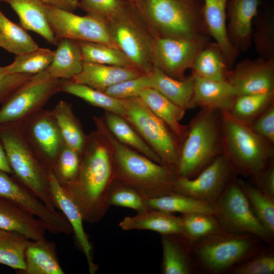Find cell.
Listing matches in <instances>:
<instances>
[{"instance_id": "obj_1", "label": "cell", "mask_w": 274, "mask_h": 274, "mask_svg": "<svg viewBox=\"0 0 274 274\" xmlns=\"http://www.w3.org/2000/svg\"><path fill=\"white\" fill-rule=\"evenodd\" d=\"M115 179L111 144L96 129L86 136L76 177L61 186L79 209L84 221L94 224L109 210V192Z\"/></svg>"}, {"instance_id": "obj_2", "label": "cell", "mask_w": 274, "mask_h": 274, "mask_svg": "<svg viewBox=\"0 0 274 274\" xmlns=\"http://www.w3.org/2000/svg\"><path fill=\"white\" fill-rule=\"evenodd\" d=\"M96 129L109 141L113 153L116 179L149 199L175 192L176 174L119 142L110 132L101 117L93 116Z\"/></svg>"}, {"instance_id": "obj_3", "label": "cell", "mask_w": 274, "mask_h": 274, "mask_svg": "<svg viewBox=\"0 0 274 274\" xmlns=\"http://www.w3.org/2000/svg\"><path fill=\"white\" fill-rule=\"evenodd\" d=\"M187 125L175 172L179 178L194 177L223 154L219 111L200 109Z\"/></svg>"}, {"instance_id": "obj_4", "label": "cell", "mask_w": 274, "mask_h": 274, "mask_svg": "<svg viewBox=\"0 0 274 274\" xmlns=\"http://www.w3.org/2000/svg\"><path fill=\"white\" fill-rule=\"evenodd\" d=\"M222 132L223 154L236 176L251 177L274 157V145L256 133L250 124L219 111Z\"/></svg>"}, {"instance_id": "obj_5", "label": "cell", "mask_w": 274, "mask_h": 274, "mask_svg": "<svg viewBox=\"0 0 274 274\" xmlns=\"http://www.w3.org/2000/svg\"><path fill=\"white\" fill-rule=\"evenodd\" d=\"M136 8L148 22L154 37L209 36L203 17V0H143Z\"/></svg>"}, {"instance_id": "obj_6", "label": "cell", "mask_w": 274, "mask_h": 274, "mask_svg": "<svg viewBox=\"0 0 274 274\" xmlns=\"http://www.w3.org/2000/svg\"><path fill=\"white\" fill-rule=\"evenodd\" d=\"M0 142L12 171V176L49 208L55 209L50 170L42 162L27 141L21 123L0 126Z\"/></svg>"}, {"instance_id": "obj_7", "label": "cell", "mask_w": 274, "mask_h": 274, "mask_svg": "<svg viewBox=\"0 0 274 274\" xmlns=\"http://www.w3.org/2000/svg\"><path fill=\"white\" fill-rule=\"evenodd\" d=\"M262 242L250 234L222 229L190 246V251L198 270L219 274L257 253L263 248Z\"/></svg>"}, {"instance_id": "obj_8", "label": "cell", "mask_w": 274, "mask_h": 274, "mask_svg": "<svg viewBox=\"0 0 274 274\" xmlns=\"http://www.w3.org/2000/svg\"><path fill=\"white\" fill-rule=\"evenodd\" d=\"M123 100V117L159 156L163 165L175 174L183 141L150 111L139 96Z\"/></svg>"}, {"instance_id": "obj_9", "label": "cell", "mask_w": 274, "mask_h": 274, "mask_svg": "<svg viewBox=\"0 0 274 274\" xmlns=\"http://www.w3.org/2000/svg\"><path fill=\"white\" fill-rule=\"evenodd\" d=\"M214 215L222 228L235 233L253 235L271 244L272 236L252 211L235 175L213 203Z\"/></svg>"}, {"instance_id": "obj_10", "label": "cell", "mask_w": 274, "mask_h": 274, "mask_svg": "<svg viewBox=\"0 0 274 274\" xmlns=\"http://www.w3.org/2000/svg\"><path fill=\"white\" fill-rule=\"evenodd\" d=\"M61 79L47 70L32 75L2 104L0 126L20 123L43 108L53 95L61 92Z\"/></svg>"}, {"instance_id": "obj_11", "label": "cell", "mask_w": 274, "mask_h": 274, "mask_svg": "<svg viewBox=\"0 0 274 274\" xmlns=\"http://www.w3.org/2000/svg\"><path fill=\"white\" fill-rule=\"evenodd\" d=\"M142 17L135 6L106 22L112 40L133 64L145 74L153 65L151 48L154 36L150 35L140 22Z\"/></svg>"}, {"instance_id": "obj_12", "label": "cell", "mask_w": 274, "mask_h": 274, "mask_svg": "<svg viewBox=\"0 0 274 274\" xmlns=\"http://www.w3.org/2000/svg\"><path fill=\"white\" fill-rule=\"evenodd\" d=\"M209 36L191 38L155 36L151 48L153 66L178 80L185 78L198 54L208 44Z\"/></svg>"}, {"instance_id": "obj_13", "label": "cell", "mask_w": 274, "mask_h": 274, "mask_svg": "<svg viewBox=\"0 0 274 274\" xmlns=\"http://www.w3.org/2000/svg\"><path fill=\"white\" fill-rule=\"evenodd\" d=\"M45 5L48 23L58 40L66 38L76 41L96 42L119 49L112 40L107 25L103 20L90 15L79 16Z\"/></svg>"}, {"instance_id": "obj_14", "label": "cell", "mask_w": 274, "mask_h": 274, "mask_svg": "<svg viewBox=\"0 0 274 274\" xmlns=\"http://www.w3.org/2000/svg\"><path fill=\"white\" fill-rule=\"evenodd\" d=\"M20 123L33 150L45 166L52 171L65 144L52 110L42 108Z\"/></svg>"}, {"instance_id": "obj_15", "label": "cell", "mask_w": 274, "mask_h": 274, "mask_svg": "<svg viewBox=\"0 0 274 274\" xmlns=\"http://www.w3.org/2000/svg\"><path fill=\"white\" fill-rule=\"evenodd\" d=\"M9 175L0 170V198L20 206L42 220L47 231L51 233L69 235L73 232L71 226L61 212L48 207Z\"/></svg>"}, {"instance_id": "obj_16", "label": "cell", "mask_w": 274, "mask_h": 274, "mask_svg": "<svg viewBox=\"0 0 274 274\" xmlns=\"http://www.w3.org/2000/svg\"><path fill=\"white\" fill-rule=\"evenodd\" d=\"M235 175L229 162L222 154L194 177H177L174 191L213 204Z\"/></svg>"}, {"instance_id": "obj_17", "label": "cell", "mask_w": 274, "mask_h": 274, "mask_svg": "<svg viewBox=\"0 0 274 274\" xmlns=\"http://www.w3.org/2000/svg\"><path fill=\"white\" fill-rule=\"evenodd\" d=\"M237 96L274 91V58L246 59L230 70L226 80Z\"/></svg>"}, {"instance_id": "obj_18", "label": "cell", "mask_w": 274, "mask_h": 274, "mask_svg": "<svg viewBox=\"0 0 274 274\" xmlns=\"http://www.w3.org/2000/svg\"><path fill=\"white\" fill-rule=\"evenodd\" d=\"M49 180L56 209L61 211L68 221L74 233L75 244L85 256L89 273L94 274L97 272L98 266L93 260L92 246L84 230L81 213L58 182L51 170L49 172Z\"/></svg>"}, {"instance_id": "obj_19", "label": "cell", "mask_w": 274, "mask_h": 274, "mask_svg": "<svg viewBox=\"0 0 274 274\" xmlns=\"http://www.w3.org/2000/svg\"><path fill=\"white\" fill-rule=\"evenodd\" d=\"M262 0H228L227 5L228 35L239 52L250 47L252 40L253 22Z\"/></svg>"}, {"instance_id": "obj_20", "label": "cell", "mask_w": 274, "mask_h": 274, "mask_svg": "<svg viewBox=\"0 0 274 274\" xmlns=\"http://www.w3.org/2000/svg\"><path fill=\"white\" fill-rule=\"evenodd\" d=\"M228 0H203V17L210 37L218 45L228 67L233 66L239 52L231 43L227 32Z\"/></svg>"}, {"instance_id": "obj_21", "label": "cell", "mask_w": 274, "mask_h": 274, "mask_svg": "<svg viewBox=\"0 0 274 274\" xmlns=\"http://www.w3.org/2000/svg\"><path fill=\"white\" fill-rule=\"evenodd\" d=\"M35 216L20 206L0 198V229L18 233L31 241L45 238L46 225Z\"/></svg>"}, {"instance_id": "obj_22", "label": "cell", "mask_w": 274, "mask_h": 274, "mask_svg": "<svg viewBox=\"0 0 274 274\" xmlns=\"http://www.w3.org/2000/svg\"><path fill=\"white\" fill-rule=\"evenodd\" d=\"M193 105L200 109L217 111L232 108L237 95L226 81H216L194 77Z\"/></svg>"}, {"instance_id": "obj_23", "label": "cell", "mask_w": 274, "mask_h": 274, "mask_svg": "<svg viewBox=\"0 0 274 274\" xmlns=\"http://www.w3.org/2000/svg\"><path fill=\"white\" fill-rule=\"evenodd\" d=\"M144 74L134 67L83 62L81 71L70 80L104 92L118 83Z\"/></svg>"}, {"instance_id": "obj_24", "label": "cell", "mask_w": 274, "mask_h": 274, "mask_svg": "<svg viewBox=\"0 0 274 274\" xmlns=\"http://www.w3.org/2000/svg\"><path fill=\"white\" fill-rule=\"evenodd\" d=\"M163 274H193L198 271L190 246L180 234H161Z\"/></svg>"}, {"instance_id": "obj_25", "label": "cell", "mask_w": 274, "mask_h": 274, "mask_svg": "<svg viewBox=\"0 0 274 274\" xmlns=\"http://www.w3.org/2000/svg\"><path fill=\"white\" fill-rule=\"evenodd\" d=\"M18 274H64L55 243L46 238L30 240L25 252V268Z\"/></svg>"}, {"instance_id": "obj_26", "label": "cell", "mask_w": 274, "mask_h": 274, "mask_svg": "<svg viewBox=\"0 0 274 274\" xmlns=\"http://www.w3.org/2000/svg\"><path fill=\"white\" fill-rule=\"evenodd\" d=\"M8 4L19 17L21 26L40 35L48 43L57 45L58 40L48 23L45 4L40 0H0Z\"/></svg>"}, {"instance_id": "obj_27", "label": "cell", "mask_w": 274, "mask_h": 274, "mask_svg": "<svg viewBox=\"0 0 274 274\" xmlns=\"http://www.w3.org/2000/svg\"><path fill=\"white\" fill-rule=\"evenodd\" d=\"M119 226L124 230H149L161 234H181L182 231L180 216L151 209L125 217Z\"/></svg>"}, {"instance_id": "obj_28", "label": "cell", "mask_w": 274, "mask_h": 274, "mask_svg": "<svg viewBox=\"0 0 274 274\" xmlns=\"http://www.w3.org/2000/svg\"><path fill=\"white\" fill-rule=\"evenodd\" d=\"M151 88L185 110L194 108L193 105L194 77L191 75L183 80L172 78L153 66L150 73Z\"/></svg>"}, {"instance_id": "obj_29", "label": "cell", "mask_w": 274, "mask_h": 274, "mask_svg": "<svg viewBox=\"0 0 274 274\" xmlns=\"http://www.w3.org/2000/svg\"><path fill=\"white\" fill-rule=\"evenodd\" d=\"M139 97L153 114L183 141L187 133L188 125H182L180 121L184 117L186 110L153 88H146L141 92Z\"/></svg>"}, {"instance_id": "obj_30", "label": "cell", "mask_w": 274, "mask_h": 274, "mask_svg": "<svg viewBox=\"0 0 274 274\" xmlns=\"http://www.w3.org/2000/svg\"><path fill=\"white\" fill-rule=\"evenodd\" d=\"M57 45L52 62L46 70L56 78L71 79L83 67L80 46L76 41L66 38L58 39Z\"/></svg>"}, {"instance_id": "obj_31", "label": "cell", "mask_w": 274, "mask_h": 274, "mask_svg": "<svg viewBox=\"0 0 274 274\" xmlns=\"http://www.w3.org/2000/svg\"><path fill=\"white\" fill-rule=\"evenodd\" d=\"M112 134L120 143L161 165L159 156L122 116L105 111L101 117Z\"/></svg>"}, {"instance_id": "obj_32", "label": "cell", "mask_w": 274, "mask_h": 274, "mask_svg": "<svg viewBox=\"0 0 274 274\" xmlns=\"http://www.w3.org/2000/svg\"><path fill=\"white\" fill-rule=\"evenodd\" d=\"M190 69L194 77L216 81H226L231 70L215 42H209L201 50Z\"/></svg>"}, {"instance_id": "obj_33", "label": "cell", "mask_w": 274, "mask_h": 274, "mask_svg": "<svg viewBox=\"0 0 274 274\" xmlns=\"http://www.w3.org/2000/svg\"><path fill=\"white\" fill-rule=\"evenodd\" d=\"M146 203L149 209L171 214L203 213L214 214L213 204L176 192L146 199Z\"/></svg>"}, {"instance_id": "obj_34", "label": "cell", "mask_w": 274, "mask_h": 274, "mask_svg": "<svg viewBox=\"0 0 274 274\" xmlns=\"http://www.w3.org/2000/svg\"><path fill=\"white\" fill-rule=\"evenodd\" d=\"M52 112L64 143L80 154L87 135L84 133L80 121L74 114L71 105L60 100Z\"/></svg>"}, {"instance_id": "obj_35", "label": "cell", "mask_w": 274, "mask_h": 274, "mask_svg": "<svg viewBox=\"0 0 274 274\" xmlns=\"http://www.w3.org/2000/svg\"><path fill=\"white\" fill-rule=\"evenodd\" d=\"M61 91L77 96L89 104L121 116L124 114L123 99L112 97L105 92L71 80L61 79Z\"/></svg>"}, {"instance_id": "obj_36", "label": "cell", "mask_w": 274, "mask_h": 274, "mask_svg": "<svg viewBox=\"0 0 274 274\" xmlns=\"http://www.w3.org/2000/svg\"><path fill=\"white\" fill-rule=\"evenodd\" d=\"M1 47L16 55L37 49L38 45L22 26L9 19L0 9Z\"/></svg>"}, {"instance_id": "obj_37", "label": "cell", "mask_w": 274, "mask_h": 274, "mask_svg": "<svg viewBox=\"0 0 274 274\" xmlns=\"http://www.w3.org/2000/svg\"><path fill=\"white\" fill-rule=\"evenodd\" d=\"M77 42L83 62L136 68L125 54L117 48L96 42Z\"/></svg>"}, {"instance_id": "obj_38", "label": "cell", "mask_w": 274, "mask_h": 274, "mask_svg": "<svg viewBox=\"0 0 274 274\" xmlns=\"http://www.w3.org/2000/svg\"><path fill=\"white\" fill-rule=\"evenodd\" d=\"M252 40L260 58H274V18L267 9H260L253 22Z\"/></svg>"}, {"instance_id": "obj_39", "label": "cell", "mask_w": 274, "mask_h": 274, "mask_svg": "<svg viewBox=\"0 0 274 274\" xmlns=\"http://www.w3.org/2000/svg\"><path fill=\"white\" fill-rule=\"evenodd\" d=\"M238 183L255 215L274 236V199L252 184L237 178Z\"/></svg>"}, {"instance_id": "obj_40", "label": "cell", "mask_w": 274, "mask_h": 274, "mask_svg": "<svg viewBox=\"0 0 274 274\" xmlns=\"http://www.w3.org/2000/svg\"><path fill=\"white\" fill-rule=\"evenodd\" d=\"M182 231L180 234L190 246L222 227L215 216L211 214L192 213L180 216Z\"/></svg>"}, {"instance_id": "obj_41", "label": "cell", "mask_w": 274, "mask_h": 274, "mask_svg": "<svg viewBox=\"0 0 274 274\" xmlns=\"http://www.w3.org/2000/svg\"><path fill=\"white\" fill-rule=\"evenodd\" d=\"M30 240L14 232L0 229V264L16 270L25 268V252Z\"/></svg>"}, {"instance_id": "obj_42", "label": "cell", "mask_w": 274, "mask_h": 274, "mask_svg": "<svg viewBox=\"0 0 274 274\" xmlns=\"http://www.w3.org/2000/svg\"><path fill=\"white\" fill-rule=\"evenodd\" d=\"M53 56L54 51L39 47L30 52L16 55L11 64L3 66V70L7 74L33 75L46 70L51 63Z\"/></svg>"}, {"instance_id": "obj_43", "label": "cell", "mask_w": 274, "mask_h": 274, "mask_svg": "<svg viewBox=\"0 0 274 274\" xmlns=\"http://www.w3.org/2000/svg\"><path fill=\"white\" fill-rule=\"evenodd\" d=\"M274 103V91L237 96L229 113L238 120L250 124Z\"/></svg>"}, {"instance_id": "obj_44", "label": "cell", "mask_w": 274, "mask_h": 274, "mask_svg": "<svg viewBox=\"0 0 274 274\" xmlns=\"http://www.w3.org/2000/svg\"><path fill=\"white\" fill-rule=\"evenodd\" d=\"M110 206L131 209L137 213L149 208L146 199L136 191L115 179L112 183L108 195Z\"/></svg>"}, {"instance_id": "obj_45", "label": "cell", "mask_w": 274, "mask_h": 274, "mask_svg": "<svg viewBox=\"0 0 274 274\" xmlns=\"http://www.w3.org/2000/svg\"><path fill=\"white\" fill-rule=\"evenodd\" d=\"M127 0H79V7L87 14L106 23L126 11L131 6Z\"/></svg>"}, {"instance_id": "obj_46", "label": "cell", "mask_w": 274, "mask_h": 274, "mask_svg": "<svg viewBox=\"0 0 274 274\" xmlns=\"http://www.w3.org/2000/svg\"><path fill=\"white\" fill-rule=\"evenodd\" d=\"M228 272L232 274H273V251L263 247L251 257L234 266Z\"/></svg>"}, {"instance_id": "obj_47", "label": "cell", "mask_w": 274, "mask_h": 274, "mask_svg": "<svg viewBox=\"0 0 274 274\" xmlns=\"http://www.w3.org/2000/svg\"><path fill=\"white\" fill-rule=\"evenodd\" d=\"M80 160V153L64 144L52 170L61 185L75 178L78 172Z\"/></svg>"}, {"instance_id": "obj_48", "label": "cell", "mask_w": 274, "mask_h": 274, "mask_svg": "<svg viewBox=\"0 0 274 274\" xmlns=\"http://www.w3.org/2000/svg\"><path fill=\"white\" fill-rule=\"evenodd\" d=\"M150 73L121 81L108 88L104 92L119 99L139 96L143 90L151 87Z\"/></svg>"}, {"instance_id": "obj_49", "label": "cell", "mask_w": 274, "mask_h": 274, "mask_svg": "<svg viewBox=\"0 0 274 274\" xmlns=\"http://www.w3.org/2000/svg\"><path fill=\"white\" fill-rule=\"evenodd\" d=\"M250 125L256 133L274 145V103Z\"/></svg>"}, {"instance_id": "obj_50", "label": "cell", "mask_w": 274, "mask_h": 274, "mask_svg": "<svg viewBox=\"0 0 274 274\" xmlns=\"http://www.w3.org/2000/svg\"><path fill=\"white\" fill-rule=\"evenodd\" d=\"M32 75L25 74H5L0 66V104H2L18 87Z\"/></svg>"}, {"instance_id": "obj_51", "label": "cell", "mask_w": 274, "mask_h": 274, "mask_svg": "<svg viewBox=\"0 0 274 274\" xmlns=\"http://www.w3.org/2000/svg\"><path fill=\"white\" fill-rule=\"evenodd\" d=\"M252 185L274 199V161L271 160L263 168L250 177Z\"/></svg>"}, {"instance_id": "obj_52", "label": "cell", "mask_w": 274, "mask_h": 274, "mask_svg": "<svg viewBox=\"0 0 274 274\" xmlns=\"http://www.w3.org/2000/svg\"><path fill=\"white\" fill-rule=\"evenodd\" d=\"M43 3L73 12L79 7V0H40Z\"/></svg>"}, {"instance_id": "obj_53", "label": "cell", "mask_w": 274, "mask_h": 274, "mask_svg": "<svg viewBox=\"0 0 274 274\" xmlns=\"http://www.w3.org/2000/svg\"><path fill=\"white\" fill-rule=\"evenodd\" d=\"M0 170L5 172L10 175H12V171L11 169L9 162L4 151V149L0 142Z\"/></svg>"}, {"instance_id": "obj_54", "label": "cell", "mask_w": 274, "mask_h": 274, "mask_svg": "<svg viewBox=\"0 0 274 274\" xmlns=\"http://www.w3.org/2000/svg\"><path fill=\"white\" fill-rule=\"evenodd\" d=\"M127 1L132 5L136 7L142 2L143 0H127Z\"/></svg>"}, {"instance_id": "obj_55", "label": "cell", "mask_w": 274, "mask_h": 274, "mask_svg": "<svg viewBox=\"0 0 274 274\" xmlns=\"http://www.w3.org/2000/svg\"><path fill=\"white\" fill-rule=\"evenodd\" d=\"M1 45H2V43H1V40L0 38V48L1 47Z\"/></svg>"}]
</instances>
